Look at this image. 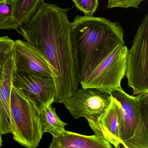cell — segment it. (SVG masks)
Here are the masks:
<instances>
[{
  "instance_id": "obj_1",
  "label": "cell",
  "mask_w": 148,
  "mask_h": 148,
  "mask_svg": "<svg viewBox=\"0 0 148 148\" xmlns=\"http://www.w3.org/2000/svg\"><path fill=\"white\" fill-rule=\"evenodd\" d=\"M70 9L44 3L28 23L16 30L49 64L56 88L54 103H60L71 97L79 84L67 16Z\"/></svg>"
},
{
  "instance_id": "obj_2",
  "label": "cell",
  "mask_w": 148,
  "mask_h": 148,
  "mask_svg": "<svg viewBox=\"0 0 148 148\" xmlns=\"http://www.w3.org/2000/svg\"><path fill=\"white\" fill-rule=\"evenodd\" d=\"M71 40L79 82L116 48L125 44L119 22L93 16L77 15L74 18L71 23Z\"/></svg>"
},
{
  "instance_id": "obj_3",
  "label": "cell",
  "mask_w": 148,
  "mask_h": 148,
  "mask_svg": "<svg viewBox=\"0 0 148 148\" xmlns=\"http://www.w3.org/2000/svg\"><path fill=\"white\" fill-rule=\"evenodd\" d=\"M110 93L120 105L121 139L125 148H148V90L134 97L121 86Z\"/></svg>"
},
{
  "instance_id": "obj_4",
  "label": "cell",
  "mask_w": 148,
  "mask_h": 148,
  "mask_svg": "<svg viewBox=\"0 0 148 148\" xmlns=\"http://www.w3.org/2000/svg\"><path fill=\"white\" fill-rule=\"evenodd\" d=\"M10 113L14 139L27 148H36L44 134L40 111L34 102L12 86Z\"/></svg>"
},
{
  "instance_id": "obj_5",
  "label": "cell",
  "mask_w": 148,
  "mask_h": 148,
  "mask_svg": "<svg viewBox=\"0 0 148 148\" xmlns=\"http://www.w3.org/2000/svg\"><path fill=\"white\" fill-rule=\"evenodd\" d=\"M125 76L133 95L148 90V14L138 27L126 57Z\"/></svg>"
},
{
  "instance_id": "obj_6",
  "label": "cell",
  "mask_w": 148,
  "mask_h": 148,
  "mask_svg": "<svg viewBox=\"0 0 148 148\" xmlns=\"http://www.w3.org/2000/svg\"><path fill=\"white\" fill-rule=\"evenodd\" d=\"M128 49L125 45L118 47L87 77L80 81L82 87L97 88L110 92L121 87V81L125 76Z\"/></svg>"
},
{
  "instance_id": "obj_7",
  "label": "cell",
  "mask_w": 148,
  "mask_h": 148,
  "mask_svg": "<svg viewBox=\"0 0 148 148\" xmlns=\"http://www.w3.org/2000/svg\"><path fill=\"white\" fill-rule=\"evenodd\" d=\"M12 86L34 102L40 112L49 103H54L56 88L52 77L14 71Z\"/></svg>"
},
{
  "instance_id": "obj_8",
  "label": "cell",
  "mask_w": 148,
  "mask_h": 148,
  "mask_svg": "<svg viewBox=\"0 0 148 148\" xmlns=\"http://www.w3.org/2000/svg\"><path fill=\"white\" fill-rule=\"evenodd\" d=\"M112 99L110 92L106 91L82 87L63 103L75 119L82 117L96 119L107 110Z\"/></svg>"
},
{
  "instance_id": "obj_9",
  "label": "cell",
  "mask_w": 148,
  "mask_h": 148,
  "mask_svg": "<svg viewBox=\"0 0 148 148\" xmlns=\"http://www.w3.org/2000/svg\"><path fill=\"white\" fill-rule=\"evenodd\" d=\"M94 135L113 145L115 148H125L121 139L122 117L120 105L112 97L107 110L97 118H87Z\"/></svg>"
},
{
  "instance_id": "obj_10",
  "label": "cell",
  "mask_w": 148,
  "mask_h": 148,
  "mask_svg": "<svg viewBox=\"0 0 148 148\" xmlns=\"http://www.w3.org/2000/svg\"><path fill=\"white\" fill-rule=\"evenodd\" d=\"M14 71L52 77L49 64L44 57L25 40L14 41L12 51Z\"/></svg>"
},
{
  "instance_id": "obj_11",
  "label": "cell",
  "mask_w": 148,
  "mask_h": 148,
  "mask_svg": "<svg viewBox=\"0 0 148 148\" xmlns=\"http://www.w3.org/2000/svg\"><path fill=\"white\" fill-rule=\"evenodd\" d=\"M14 72L12 57L4 64L0 79V132L2 135L12 133V131L10 100Z\"/></svg>"
},
{
  "instance_id": "obj_12",
  "label": "cell",
  "mask_w": 148,
  "mask_h": 148,
  "mask_svg": "<svg viewBox=\"0 0 148 148\" xmlns=\"http://www.w3.org/2000/svg\"><path fill=\"white\" fill-rule=\"evenodd\" d=\"M49 148H112V145L95 135L86 136L66 130L53 137Z\"/></svg>"
},
{
  "instance_id": "obj_13",
  "label": "cell",
  "mask_w": 148,
  "mask_h": 148,
  "mask_svg": "<svg viewBox=\"0 0 148 148\" xmlns=\"http://www.w3.org/2000/svg\"><path fill=\"white\" fill-rule=\"evenodd\" d=\"M44 3V0H14L11 3L18 25L21 27L28 23Z\"/></svg>"
},
{
  "instance_id": "obj_14",
  "label": "cell",
  "mask_w": 148,
  "mask_h": 148,
  "mask_svg": "<svg viewBox=\"0 0 148 148\" xmlns=\"http://www.w3.org/2000/svg\"><path fill=\"white\" fill-rule=\"evenodd\" d=\"M51 103L42 109L40 112V120L44 133L48 132L53 137H57L63 134L66 130L68 124L64 123L58 116L55 108Z\"/></svg>"
},
{
  "instance_id": "obj_15",
  "label": "cell",
  "mask_w": 148,
  "mask_h": 148,
  "mask_svg": "<svg viewBox=\"0 0 148 148\" xmlns=\"http://www.w3.org/2000/svg\"><path fill=\"white\" fill-rule=\"evenodd\" d=\"M19 26L14 19L12 3L0 2V30H18Z\"/></svg>"
},
{
  "instance_id": "obj_16",
  "label": "cell",
  "mask_w": 148,
  "mask_h": 148,
  "mask_svg": "<svg viewBox=\"0 0 148 148\" xmlns=\"http://www.w3.org/2000/svg\"><path fill=\"white\" fill-rule=\"evenodd\" d=\"M75 6L85 16H93L99 6L98 0H72Z\"/></svg>"
},
{
  "instance_id": "obj_17",
  "label": "cell",
  "mask_w": 148,
  "mask_h": 148,
  "mask_svg": "<svg viewBox=\"0 0 148 148\" xmlns=\"http://www.w3.org/2000/svg\"><path fill=\"white\" fill-rule=\"evenodd\" d=\"M14 41L8 36L0 37V62L5 63L12 57Z\"/></svg>"
},
{
  "instance_id": "obj_18",
  "label": "cell",
  "mask_w": 148,
  "mask_h": 148,
  "mask_svg": "<svg viewBox=\"0 0 148 148\" xmlns=\"http://www.w3.org/2000/svg\"><path fill=\"white\" fill-rule=\"evenodd\" d=\"M144 0H108L107 8H127L130 7L137 8Z\"/></svg>"
},
{
  "instance_id": "obj_19",
  "label": "cell",
  "mask_w": 148,
  "mask_h": 148,
  "mask_svg": "<svg viewBox=\"0 0 148 148\" xmlns=\"http://www.w3.org/2000/svg\"><path fill=\"white\" fill-rule=\"evenodd\" d=\"M4 64H5V63L0 62V79H1V76H2Z\"/></svg>"
},
{
  "instance_id": "obj_20",
  "label": "cell",
  "mask_w": 148,
  "mask_h": 148,
  "mask_svg": "<svg viewBox=\"0 0 148 148\" xmlns=\"http://www.w3.org/2000/svg\"><path fill=\"white\" fill-rule=\"evenodd\" d=\"M2 145H3V140L2 139V135L0 132V148H1Z\"/></svg>"
},
{
  "instance_id": "obj_21",
  "label": "cell",
  "mask_w": 148,
  "mask_h": 148,
  "mask_svg": "<svg viewBox=\"0 0 148 148\" xmlns=\"http://www.w3.org/2000/svg\"><path fill=\"white\" fill-rule=\"evenodd\" d=\"M14 0H0V2H6L12 3Z\"/></svg>"
}]
</instances>
